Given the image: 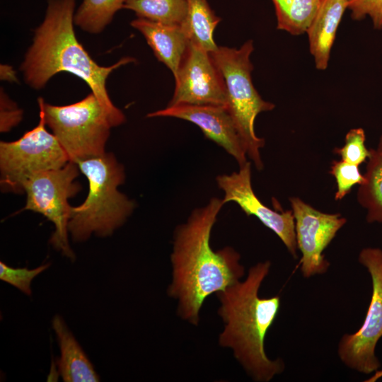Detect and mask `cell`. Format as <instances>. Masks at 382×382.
<instances>
[{
	"instance_id": "6da1fadb",
	"label": "cell",
	"mask_w": 382,
	"mask_h": 382,
	"mask_svg": "<svg viewBox=\"0 0 382 382\" xmlns=\"http://www.w3.org/2000/svg\"><path fill=\"white\" fill-rule=\"evenodd\" d=\"M224 202L212 197L195 208L173 234L170 260L172 282L168 296L178 300V313L197 325L205 299L240 281L245 274L240 254L231 247L214 251L211 247L212 228Z\"/></svg>"
},
{
	"instance_id": "277c9868",
	"label": "cell",
	"mask_w": 382,
	"mask_h": 382,
	"mask_svg": "<svg viewBox=\"0 0 382 382\" xmlns=\"http://www.w3.org/2000/svg\"><path fill=\"white\" fill-rule=\"evenodd\" d=\"M75 163L88 180L89 191L83 203L71 207L69 233L75 242L86 241L93 233L110 236L134 209V202L117 189L125 180L124 168L110 154Z\"/></svg>"
},
{
	"instance_id": "f1b7e54d",
	"label": "cell",
	"mask_w": 382,
	"mask_h": 382,
	"mask_svg": "<svg viewBox=\"0 0 382 382\" xmlns=\"http://www.w3.org/2000/svg\"><path fill=\"white\" fill-rule=\"evenodd\" d=\"M376 151L379 154V155L382 157V134L381 135L378 143L377 145V148L376 149Z\"/></svg>"
},
{
	"instance_id": "30bf717a",
	"label": "cell",
	"mask_w": 382,
	"mask_h": 382,
	"mask_svg": "<svg viewBox=\"0 0 382 382\" xmlns=\"http://www.w3.org/2000/svg\"><path fill=\"white\" fill-rule=\"evenodd\" d=\"M295 221L298 249L301 253V272L305 278L325 273L330 262L323 251L333 240L347 219L340 214H329L316 209L301 199H289Z\"/></svg>"
},
{
	"instance_id": "8992f818",
	"label": "cell",
	"mask_w": 382,
	"mask_h": 382,
	"mask_svg": "<svg viewBox=\"0 0 382 382\" xmlns=\"http://www.w3.org/2000/svg\"><path fill=\"white\" fill-rule=\"evenodd\" d=\"M46 125L67 154L69 161L103 155L112 127L109 117L91 92L84 98L67 105H52L39 98Z\"/></svg>"
},
{
	"instance_id": "2e32d148",
	"label": "cell",
	"mask_w": 382,
	"mask_h": 382,
	"mask_svg": "<svg viewBox=\"0 0 382 382\" xmlns=\"http://www.w3.org/2000/svg\"><path fill=\"white\" fill-rule=\"evenodd\" d=\"M347 7L348 0H320L318 10L307 29L310 52L319 70L328 67L337 29Z\"/></svg>"
},
{
	"instance_id": "9c48e42d",
	"label": "cell",
	"mask_w": 382,
	"mask_h": 382,
	"mask_svg": "<svg viewBox=\"0 0 382 382\" xmlns=\"http://www.w3.org/2000/svg\"><path fill=\"white\" fill-rule=\"evenodd\" d=\"M358 260L371 279V296L361 326L354 333L344 334L337 347L341 361L349 369L364 374H372L381 368L376 354L382 337V249L363 248Z\"/></svg>"
},
{
	"instance_id": "52a82bcc",
	"label": "cell",
	"mask_w": 382,
	"mask_h": 382,
	"mask_svg": "<svg viewBox=\"0 0 382 382\" xmlns=\"http://www.w3.org/2000/svg\"><path fill=\"white\" fill-rule=\"evenodd\" d=\"M79 170L76 163L69 161L61 168L34 174L22 184V191L27 195L23 210L40 213L54 224L55 228L50 243L71 260L76 257L68 238L71 209L68 199L81 189L80 185L74 182Z\"/></svg>"
},
{
	"instance_id": "e0dca14e",
	"label": "cell",
	"mask_w": 382,
	"mask_h": 382,
	"mask_svg": "<svg viewBox=\"0 0 382 382\" xmlns=\"http://www.w3.org/2000/svg\"><path fill=\"white\" fill-rule=\"evenodd\" d=\"M187 13L182 25L190 41L210 52L217 49L214 32L221 21L207 0H187Z\"/></svg>"
},
{
	"instance_id": "ac0fdd59",
	"label": "cell",
	"mask_w": 382,
	"mask_h": 382,
	"mask_svg": "<svg viewBox=\"0 0 382 382\" xmlns=\"http://www.w3.org/2000/svg\"><path fill=\"white\" fill-rule=\"evenodd\" d=\"M365 181L359 185L357 201L366 210L368 223H382V157L376 149H370Z\"/></svg>"
},
{
	"instance_id": "ba28073f",
	"label": "cell",
	"mask_w": 382,
	"mask_h": 382,
	"mask_svg": "<svg viewBox=\"0 0 382 382\" xmlns=\"http://www.w3.org/2000/svg\"><path fill=\"white\" fill-rule=\"evenodd\" d=\"M44 112L33 129L13 141L0 142L1 185L13 192L22 191V184L37 173L64 167L69 158L56 137L45 128Z\"/></svg>"
},
{
	"instance_id": "4fadbf2b",
	"label": "cell",
	"mask_w": 382,
	"mask_h": 382,
	"mask_svg": "<svg viewBox=\"0 0 382 382\" xmlns=\"http://www.w3.org/2000/svg\"><path fill=\"white\" fill-rule=\"evenodd\" d=\"M148 117H171L189 121L204 135L232 156L239 168L247 162V154L234 121L225 106L177 104L152 112Z\"/></svg>"
},
{
	"instance_id": "7a4b0ae2",
	"label": "cell",
	"mask_w": 382,
	"mask_h": 382,
	"mask_svg": "<svg viewBox=\"0 0 382 382\" xmlns=\"http://www.w3.org/2000/svg\"><path fill=\"white\" fill-rule=\"evenodd\" d=\"M76 0H47L45 16L35 29L33 43L20 69L25 82L34 89L45 87L57 73H71L89 86L107 113L112 127L125 121L123 112L112 103L107 91L109 75L134 59L124 57L109 66L98 64L78 41L74 14Z\"/></svg>"
},
{
	"instance_id": "7c38bea8",
	"label": "cell",
	"mask_w": 382,
	"mask_h": 382,
	"mask_svg": "<svg viewBox=\"0 0 382 382\" xmlns=\"http://www.w3.org/2000/svg\"><path fill=\"white\" fill-rule=\"evenodd\" d=\"M216 184L224 192V204L236 203L248 215L257 217L272 231L284 243L289 253L297 257L295 221L291 210L278 212L265 206L255 194L251 183V163L248 161L238 171L216 178Z\"/></svg>"
},
{
	"instance_id": "3957f363",
	"label": "cell",
	"mask_w": 382,
	"mask_h": 382,
	"mask_svg": "<svg viewBox=\"0 0 382 382\" xmlns=\"http://www.w3.org/2000/svg\"><path fill=\"white\" fill-rule=\"evenodd\" d=\"M270 267L269 260L258 262L249 269L244 281L216 294L221 303L218 313L224 323L219 343L231 348L246 373L258 382L271 381L285 368L281 359H270L265 349L266 335L280 308L279 296H259Z\"/></svg>"
},
{
	"instance_id": "5b68a950",
	"label": "cell",
	"mask_w": 382,
	"mask_h": 382,
	"mask_svg": "<svg viewBox=\"0 0 382 382\" xmlns=\"http://www.w3.org/2000/svg\"><path fill=\"white\" fill-rule=\"evenodd\" d=\"M253 42L246 41L240 48L218 47L210 52L226 87V108L231 114L241 137L247 156L257 170L263 168L260 149L265 139L255 132V120L258 114L273 110L274 104L262 98L253 86L251 72L253 66L250 57Z\"/></svg>"
},
{
	"instance_id": "603a6c76",
	"label": "cell",
	"mask_w": 382,
	"mask_h": 382,
	"mask_svg": "<svg viewBox=\"0 0 382 382\" xmlns=\"http://www.w3.org/2000/svg\"><path fill=\"white\" fill-rule=\"evenodd\" d=\"M366 135L362 128H353L346 134L345 144L333 150L341 160L359 166L368 159L370 151L365 146Z\"/></svg>"
},
{
	"instance_id": "d6986e66",
	"label": "cell",
	"mask_w": 382,
	"mask_h": 382,
	"mask_svg": "<svg viewBox=\"0 0 382 382\" xmlns=\"http://www.w3.org/2000/svg\"><path fill=\"white\" fill-rule=\"evenodd\" d=\"M187 0H125L123 8L138 18L169 25L182 26L187 13Z\"/></svg>"
},
{
	"instance_id": "484cf974",
	"label": "cell",
	"mask_w": 382,
	"mask_h": 382,
	"mask_svg": "<svg viewBox=\"0 0 382 382\" xmlns=\"http://www.w3.org/2000/svg\"><path fill=\"white\" fill-rule=\"evenodd\" d=\"M22 118V111L1 91V132L8 131Z\"/></svg>"
},
{
	"instance_id": "5bb4252c",
	"label": "cell",
	"mask_w": 382,
	"mask_h": 382,
	"mask_svg": "<svg viewBox=\"0 0 382 382\" xmlns=\"http://www.w3.org/2000/svg\"><path fill=\"white\" fill-rule=\"evenodd\" d=\"M131 25L139 30L151 47L156 57L175 76L190 41L180 25H169L137 18Z\"/></svg>"
},
{
	"instance_id": "7402d4cb",
	"label": "cell",
	"mask_w": 382,
	"mask_h": 382,
	"mask_svg": "<svg viewBox=\"0 0 382 382\" xmlns=\"http://www.w3.org/2000/svg\"><path fill=\"white\" fill-rule=\"evenodd\" d=\"M330 173L333 175L337 183L335 200H341L354 185H361L365 181V177L360 173L359 166L342 160L332 162Z\"/></svg>"
},
{
	"instance_id": "9a60e30c",
	"label": "cell",
	"mask_w": 382,
	"mask_h": 382,
	"mask_svg": "<svg viewBox=\"0 0 382 382\" xmlns=\"http://www.w3.org/2000/svg\"><path fill=\"white\" fill-rule=\"evenodd\" d=\"M52 327L59 348L57 369L63 381H99L94 366L61 316L53 317Z\"/></svg>"
},
{
	"instance_id": "cb8c5ba5",
	"label": "cell",
	"mask_w": 382,
	"mask_h": 382,
	"mask_svg": "<svg viewBox=\"0 0 382 382\" xmlns=\"http://www.w3.org/2000/svg\"><path fill=\"white\" fill-rule=\"evenodd\" d=\"M50 263L43 264L34 269L27 267L13 268L3 262H0L1 280L16 287L24 294H32L31 284L33 280L40 273L46 270Z\"/></svg>"
},
{
	"instance_id": "83f0119b",
	"label": "cell",
	"mask_w": 382,
	"mask_h": 382,
	"mask_svg": "<svg viewBox=\"0 0 382 382\" xmlns=\"http://www.w3.org/2000/svg\"><path fill=\"white\" fill-rule=\"evenodd\" d=\"M382 378V369H379L371 374V376L365 380V382H376Z\"/></svg>"
},
{
	"instance_id": "8fae6325",
	"label": "cell",
	"mask_w": 382,
	"mask_h": 382,
	"mask_svg": "<svg viewBox=\"0 0 382 382\" xmlns=\"http://www.w3.org/2000/svg\"><path fill=\"white\" fill-rule=\"evenodd\" d=\"M174 78L175 88L168 105H214L226 108L223 77L210 53L200 47L190 42Z\"/></svg>"
},
{
	"instance_id": "d4e9b609",
	"label": "cell",
	"mask_w": 382,
	"mask_h": 382,
	"mask_svg": "<svg viewBox=\"0 0 382 382\" xmlns=\"http://www.w3.org/2000/svg\"><path fill=\"white\" fill-rule=\"evenodd\" d=\"M347 8L353 20H363L368 16L375 29H382V0H348Z\"/></svg>"
},
{
	"instance_id": "ffe728a7",
	"label": "cell",
	"mask_w": 382,
	"mask_h": 382,
	"mask_svg": "<svg viewBox=\"0 0 382 382\" xmlns=\"http://www.w3.org/2000/svg\"><path fill=\"white\" fill-rule=\"evenodd\" d=\"M277 20V28L294 35L307 31L320 0H272Z\"/></svg>"
},
{
	"instance_id": "4316f807",
	"label": "cell",
	"mask_w": 382,
	"mask_h": 382,
	"mask_svg": "<svg viewBox=\"0 0 382 382\" xmlns=\"http://www.w3.org/2000/svg\"><path fill=\"white\" fill-rule=\"evenodd\" d=\"M1 79L11 82H17L15 71L8 65L1 66Z\"/></svg>"
},
{
	"instance_id": "44dd1931",
	"label": "cell",
	"mask_w": 382,
	"mask_h": 382,
	"mask_svg": "<svg viewBox=\"0 0 382 382\" xmlns=\"http://www.w3.org/2000/svg\"><path fill=\"white\" fill-rule=\"evenodd\" d=\"M125 0H83L74 14V25L85 32L98 34L123 8Z\"/></svg>"
}]
</instances>
